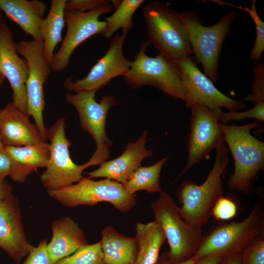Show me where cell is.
I'll return each mask as SVG.
<instances>
[{
  "instance_id": "6da1fadb",
  "label": "cell",
  "mask_w": 264,
  "mask_h": 264,
  "mask_svg": "<svg viewBox=\"0 0 264 264\" xmlns=\"http://www.w3.org/2000/svg\"><path fill=\"white\" fill-rule=\"evenodd\" d=\"M215 150V161L204 182L198 185L191 180H185L176 193L182 204L178 207L181 217L197 227H202L207 223L214 204L223 194L222 176L229 162L228 150L224 143Z\"/></svg>"
},
{
  "instance_id": "7a4b0ae2",
  "label": "cell",
  "mask_w": 264,
  "mask_h": 264,
  "mask_svg": "<svg viewBox=\"0 0 264 264\" xmlns=\"http://www.w3.org/2000/svg\"><path fill=\"white\" fill-rule=\"evenodd\" d=\"M261 121L243 125H229L219 122L234 161V170L228 185L230 189L245 194L252 189V182L264 168V142L254 137L251 131L260 126Z\"/></svg>"
},
{
  "instance_id": "3957f363",
  "label": "cell",
  "mask_w": 264,
  "mask_h": 264,
  "mask_svg": "<svg viewBox=\"0 0 264 264\" xmlns=\"http://www.w3.org/2000/svg\"><path fill=\"white\" fill-rule=\"evenodd\" d=\"M142 12L149 44L175 62L190 57L193 52L189 39L176 12L156 0L145 4Z\"/></svg>"
},
{
  "instance_id": "277c9868",
  "label": "cell",
  "mask_w": 264,
  "mask_h": 264,
  "mask_svg": "<svg viewBox=\"0 0 264 264\" xmlns=\"http://www.w3.org/2000/svg\"><path fill=\"white\" fill-rule=\"evenodd\" d=\"M149 43L142 44L130 68L124 76L127 84L132 89L145 86L154 87L185 104L186 92L181 74L176 63L161 54L155 57L147 55Z\"/></svg>"
},
{
  "instance_id": "5b68a950",
  "label": "cell",
  "mask_w": 264,
  "mask_h": 264,
  "mask_svg": "<svg viewBox=\"0 0 264 264\" xmlns=\"http://www.w3.org/2000/svg\"><path fill=\"white\" fill-rule=\"evenodd\" d=\"M262 236L264 211L262 203L259 202L244 220L219 225L203 237L194 257L241 255L249 244Z\"/></svg>"
},
{
  "instance_id": "8992f818",
  "label": "cell",
  "mask_w": 264,
  "mask_h": 264,
  "mask_svg": "<svg viewBox=\"0 0 264 264\" xmlns=\"http://www.w3.org/2000/svg\"><path fill=\"white\" fill-rule=\"evenodd\" d=\"M176 14L186 30L197 61L202 65L204 74L215 83L222 44L236 13H226L217 23L210 26L202 25L199 18L192 11L176 12Z\"/></svg>"
},
{
  "instance_id": "52a82bcc",
  "label": "cell",
  "mask_w": 264,
  "mask_h": 264,
  "mask_svg": "<svg viewBox=\"0 0 264 264\" xmlns=\"http://www.w3.org/2000/svg\"><path fill=\"white\" fill-rule=\"evenodd\" d=\"M151 208L154 221L161 226L168 241L171 261L180 263L194 256L203 237L202 227L185 221L179 213L178 207L165 191L151 203Z\"/></svg>"
},
{
  "instance_id": "ba28073f",
  "label": "cell",
  "mask_w": 264,
  "mask_h": 264,
  "mask_svg": "<svg viewBox=\"0 0 264 264\" xmlns=\"http://www.w3.org/2000/svg\"><path fill=\"white\" fill-rule=\"evenodd\" d=\"M97 91H81L68 93L65 96L66 101L77 110L81 129L95 140L96 149L90 158L82 165L84 170L91 166L100 165L110 156V148L112 141L106 131V122L110 109L118 104L112 95H105L99 103L95 99Z\"/></svg>"
},
{
  "instance_id": "9c48e42d",
  "label": "cell",
  "mask_w": 264,
  "mask_h": 264,
  "mask_svg": "<svg viewBox=\"0 0 264 264\" xmlns=\"http://www.w3.org/2000/svg\"><path fill=\"white\" fill-rule=\"evenodd\" d=\"M47 194L68 207L94 206L107 202L118 211L127 212L136 204L134 195L130 194L122 184L107 178L95 181L83 176L76 184L57 190H47Z\"/></svg>"
},
{
  "instance_id": "30bf717a",
  "label": "cell",
  "mask_w": 264,
  "mask_h": 264,
  "mask_svg": "<svg viewBox=\"0 0 264 264\" xmlns=\"http://www.w3.org/2000/svg\"><path fill=\"white\" fill-rule=\"evenodd\" d=\"M66 119H58L47 129L46 136L50 143L49 157L45 170L40 179L47 190H57L77 182L84 170L82 165L71 159L69 148L71 142L66 135Z\"/></svg>"
},
{
  "instance_id": "8fae6325",
  "label": "cell",
  "mask_w": 264,
  "mask_h": 264,
  "mask_svg": "<svg viewBox=\"0 0 264 264\" xmlns=\"http://www.w3.org/2000/svg\"><path fill=\"white\" fill-rule=\"evenodd\" d=\"M43 41H21L16 44L17 52L26 60L29 74L26 82L27 113L32 116L44 141L46 131L43 118L45 107L44 85L51 72L44 54Z\"/></svg>"
},
{
  "instance_id": "7c38bea8",
  "label": "cell",
  "mask_w": 264,
  "mask_h": 264,
  "mask_svg": "<svg viewBox=\"0 0 264 264\" xmlns=\"http://www.w3.org/2000/svg\"><path fill=\"white\" fill-rule=\"evenodd\" d=\"M190 109V132L188 136L187 162L183 173L188 172L202 160H208L210 153L224 143L219 125L221 109L211 110L198 105Z\"/></svg>"
},
{
  "instance_id": "4fadbf2b",
  "label": "cell",
  "mask_w": 264,
  "mask_h": 264,
  "mask_svg": "<svg viewBox=\"0 0 264 264\" xmlns=\"http://www.w3.org/2000/svg\"><path fill=\"white\" fill-rule=\"evenodd\" d=\"M111 4L87 12L65 13L67 30L61 47L55 53L50 64L52 70L60 72L68 66L75 49L90 37L105 31L107 23L99 20L103 14L114 11Z\"/></svg>"
},
{
  "instance_id": "5bb4252c",
  "label": "cell",
  "mask_w": 264,
  "mask_h": 264,
  "mask_svg": "<svg viewBox=\"0 0 264 264\" xmlns=\"http://www.w3.org/2000/svg\"><path fill=\"white\" fill-rule=\"evenodd\" d=\"M127 34H115L110 42L104 55L91 67L87 76L72 81V77L64 81L65 88L76 93L95 91L106 86L113 78L124 76L129 70L132 61L123 53V45Z\"/></svg>"
},
{
  "instance_id": "9a60e30c",
  "label": "cell",
  "mask_w": 264,
  "mask_h": 264,
  "mask_svg": "<svg viewBox=\"0 0 264 264\" xmlns=\"http://www.w3.org/2000/svg\"><path fill=\"white\" fill-rule=\"evenodd\" d=\"M176 63L181 74L186 92L187 108L198 105L211 110L225 108L230 111H239L244 108L243 102L231 98L219 91L190 57Z\"/></svg>"
},
{
  "instance_id": "2e32d148",
  "label": "cell",
  "mask_w": 264,
  "mask_h": 264,
  "mask_svg": "<svg viewBox=\"0 0 264 264\" xmlns=\"http://www.w3.org/2000/svg\"><path fill=\"white\" fill-rule=\"evenodd\" d=\"M16 44L10 27L2 21L0 23V71L12 88V102L27 113L26 82L29 67L26 60L18 55Z\"/></svg>"
},
{
  "instance_id": "e0dca14e",
  "label": "cell",
  "mask_w": 264,
  "mask_h": 264,
  "mask_svg": "<svg viewBox=\"0 0 264 264\" xmlns=\"http://www.w3.org/2000/svg\"><path fill=\"white\" fill-rule=\"evenodd\" d=\"M33 247L25 237L18 199L12 194L0 200V247L19 264Z\"/></svg>"
},
{
  "instance_id": "ac0fdd59",
  "label": "cell",
  "mask_w": 264,
  "mask_h": 264,
  "mask_svg": "<svg viewBox=\"0 0 264 264\" xmlns=\"http://www.w3.org/2000/svg\"><path fill=\"white\" fill-rule=\"evenodd\" d=\"M147 137L148 132L144 131L136 141L127 143L118 157L104 162L98 169L88 173L89 178L105 177L122 184L126 183L142 161L153 154L152 150L146 148Z\"/></svg>"
},
{
  "instance_id": "d6986e66",
  "label": "cell",
  "mask_w": 264,
  "mask_h": 264,
  "mask_svg": "<svg viewBox=\"0 0 264 264\" xmlns=\"http://www.w3.org/2000/svg\"><path fill=\"white\" fill-rule=\"evenodd\" d=\"M29 115L13 102L0 111V135L5 146H22L44 141Z\"/></svg>"
},
{
  "instance_id": "ffe728a7",
  "label": "cell",
  "mask_w": 264,
  "mask_h": 264,
  "mask_svg": "<svg viewBox=\"0 0 264 264\" xmlns=\"http://www.w3.org/2000/svg\"><path fill=\"white\" fill-rule=\"evenodd\" d=\"M3 151L10 161L8 176L16 182L24 183L39 168H46L49 157V144L45 141L22 146H5Z\"/></svg>"
},
{
  "instance_id": "44dd1931",
  "label": "cell",
  "mask_w": 264,
  "mask_h": 264,
  "mask_svg": "<svg viewBox=\"0 0 264 264\" xmlns=\"http://www.w3.org/2000/svg\"><path fill=\"white\" fill-rule=\"evenodd\" d=\"M46 9L38 0H0V10L37 41H43L41 27Z\"/></svg>"
},
{
  "instance_id": "7402d4cb",
  "label": "cell",
  "mask_w": 264,
  "mask_h": 264,
  "mask_svg": "<svg viewBox=\"0 0 264 264\" xmlns=\"http://www.w3.org/2000/svg\"><path fill=\"white\" fill-rule=\"evenodd\" d=\"M51 228L52 236L47 250L53 264L88 244L83 230L69 217L54 220Z\"/></svg>"
},
{
  "instance_id": "603a6c76",
  "label": "cell",
  "mask_w": 264,
  "mask_h": 264,
  "mask_svg": "<svg viewBox=\"0 0 264 264\" xmlns=\"http://www.w3.org/2000/svg\"><path fill=\"white\" fill-rule=\"evenodd\" d=\"M104 264H134L138 251L135 237H128L111 226L105 228L99 242Z\"/></svg>"
},
{
  "instance_id": "cb8c5ba5",
  "label": "cell",
  "mask_w": 264,
  "mask_h": 264,
  "mask_svg": "<svg viewBox=\"0 0 264 264\" xmlns=\"http://www.w3.org/2000/svg\"><path fill=\"white\" fill-rule=\"evenodd\" d=\"M138 251L134 264H155L166 238L161 226L155 221L138 222L135 227Z\"/></svg>"
},
{
  "instance_id": "d4e9b609",
  "label": "cell",
  "mask_w": 264,
  "mask_h": 264,
  "mask_svg": "<svg viewBox=\"0 0 264 264\" xmlns=\"http://www.w3.org/2000/svg\"><path fill=\"white\" fill-rule=\"evenodd\" d=\"M66 0H52L47 16L44 18L41 33L43 39L45 59L50 66L55 47L62 41V31L65 23Z\"/></svg>"
},
{
  "instance_id": "484cf974",
  "label": "cell",
  "mask_w": 264,
  "mask_h": 264,
  "mask_svg": "<svg viewBox=\"0 0 264 264\" xmlns=\"http://www.w3.org/2000/svg\"><path fill=\"white\" fill-rule=\"evenodd\" d=\"M167 160L163 158L149 166H140L132 175L129 179L122 184L131 195L138 191L144 190L149 193H161L159 179L163 165Z\"/></svg>"
},
{
  "instance_id": "4316f807",
  "label": "cell",
  "mask_w": 264,
  "mask_h": 264,
  "mask_svg": "<svg viewBox=\"0 0 264 264\" xmlns=\"http://www.w3.org/2000/svg\"><path fill=\"white\" fill-rule=\"evenodd\" d=\"M143 0H123L113 13L105 18L107 23L103 35L105 38L111 37L120 29L127 34L133 25V16L137 9L144 2Z\"/></svg>"
},
{
  "instance_id": "83f0119b",
  "label": "cell",
  "mask_w": 264,
  "mask_h": 264,
  "mask_svg": "<svg viewBox=\"0 0 264 264\" xmlns=\"http://www.w3.org/2000/svg\"><path fill=\"white\" fill-rule=\"evenodd\" d=\"M54 264H104L100 243L84 245Z\"/></svg>"
},
{
  "instance_id": "f1b7e54d",
  "label": "cell",
  "mask_w": 264,
  "mask_h": 264,
  "mask_svg": "<svg viewBox=\"0 0 264 264\" xmlns=\"http://www.w3.org/2000/svg\"><path fill=\"white\" fill-rule=\"evenodd\" d=\"M234 6L246 11L254 21L256 27V36L255 42L250 53V57L251 59L258 61L261 59L264 50V22L257 12L256 0H252L250 8Z\"/></svg>"
},
{
  "instance_id": "f546056e",
  "label": "cell",
  "mask_w": 264,
  "mask_h": 264,
  "mask_svg": "<svg viewBox=\"0 0 264 264\" xmlns=\"http://www.w3.org/2000/svg\"><path fill=\"white\" fill-rule=\"evenodd\" d=\"M254 118L262 122L264 121V102H259L250 110L243 112L229 111L224 112L221 111L220 116V121L226 124L232 120H242L245 118Z\"/></svg>"
},
{
  "instance_id": "4dcf8cb0",
  "label": "cell",
  "mask_w": 264,
  "mask_h": 264,
  "mask_svg": "<svg viewBox=\"0 0 264 264\" xmlns=\"http://www.w3.org/2000/svg\"><path fill=\"white\" fill-rule=\"evenodd\" d=\"M241 264H264V236L256 238L244 249Z\"/></svg>"
},
{
  "instance_id": "1f68e13d",
  "label": "cell",
  "mask_w": 264,
  "mask_h": 264,
  "mask_svg": "<svg viewBox=\"0 0 264 264\" xmlns=\"http://www.w3.org/2000/svg\"><path fill=\"white\" fill-rule=\"evenodd\" d=\"M237 211L236 203L231 198L223 195L214 204L211 215L217 220H226L234 218Z\"/></svg>"
},
{
  "instance_id": "d6a6232c",
  "label": "cell",
  "mask_w": 264,
  "mask_h": 264,
  "mask_svg": "<svg viewBox=\"0 0 264 264\" xmlns=\"http://www.w3.org/2000/svg\"><path fill=\"white\" fill-rule=\"evenodd\" d=\"M255 80L252 83V90L246 99L253 105L264 102V67L258 64L254 68Z\"/></svg>"
},
{
  "instance_id": "836d02e7",
  "label": "cell",
  "mask_w": 264,
  "mask_h": 264,
  "mask_svg": "<svg viewBox=\"0 0 264 264\" xmlns=\"http://www.w3.org/2000/svg\"><path fill=\"white\" fill-rule=\"evenodd\" d=\"M109 0H67L65 12H87L110 4Z\"/></svg>"
},
{
  "instance_id": "e575fe53",
  "label": "cell",
  "mask_w": 264,
  "mask_h": 264,
  "mask_svg": "<svg viewBox=\"0 0 264 264\" xmlns=\"http://www.w3.org/2000/svg\"><path fill=\"white\" fill-rule=\"evenodd\" d=\"M47 240H42L33 247L26 260L22 264H53L47 250Z\"/></svg>"
},
{
  "instance_id": "d590c367",
  "label": "cell",
  "mask_w": 264,
  "mask_h": 264,
  "mask_svg": "<svg viewBox=\"0 0 264 264\" xmlns=\"http://www.w3.org/2000/svg\"><path fill=\"white\" fill-rule=\"evenodd\" d=\"M10 168V159L3 151L0 152V179H5L8 176Z\"/></svg>"
},
{
  "instance_id": "8d00e7d4",
  "label": "cell",
  "mask_w": 264,
  "mask_h": 264,
  "mask_svg": "<svg viewBox=\"0 0 264 264\" xmlns=\"http://www.w3.org/2000/svg\"><path fill=\"white\" fill-rule=\"evenodd\" d=\"M197 258L193 257L180 263H174L170 258L168 251L163 253L160 256L155 264H194Z\"/></svg>"
},
{
  "instance_id": "74e56055",
  "label": "cell",
  "mask_w": 264,
  "mask_h": 264,
  "mask_svg": "<svg viewBox=\"0 0 264 264\" xmlns=\"http://www.w3.org/2000/svg\"><path fill=\"white\" fill-rule=\"evenodd\" d=\"M223 257L217 255H207L197 258L194 264H220Z\"/></svg>"
},
{
  "instance_id": "f35d334b",
  "label": "cell",
  "mask_w": 264,
  "mask_h": 264,
  "mask_svg": "<svg viewBox=\"0 0 264 264\" xmlns=\"http://www.w3.org/2000/svg\"><path fill=\"white\" fill-rule=\"evenodd\" d=\"M12 194L11 185L5 179H0V200L9 197Z\"/></svg>"
},
{
  "instance_id": "ab89813d",
  "label": "cell",
  "mask_w": 264,
  "mask_h": 264,
  "mask_svg": "<svg viewBox=\"0 0 264 264\" xmlns=\"http://www.w3.org/2000/svg\"><path fill=\"white\" fill-rule=\"evenodd\" d=\"M241 255H234L224 257L220 264H241Z\"/></svg>"
},
{
  "instance_id": "60d3db41",
  "label": "cell",
  "mask_w": 264,
  "mask_h": 264,
  "mask_svg": "<svg viewBox=\"0 0 264 264\" xmlns=\"http://www.w3.org/2000/svg\"><path fill=\"white\" fill-rule=\"evenodd\" d=\"M5 78L4 77L3 75L0 71V87L2 84Z\"/></svg>"
},
{
  "instance_id": "b9f144b4",
  "label": "cell",
  "mask_w": 264,
  "mask_h": 264,
  "mask_svg": "<svg viewBox=\"0 0 264 264\" xmlns=\"http://www.w3.org/2000/svg\"><path fill=\"white\" fill-rule=\"evenodd\" d=\"M5 146H4L0 135V152L3 151Z\"/></svg>"
},
{
  "instance_id": "7bdbcfd3",
  "label": "cell",
  "mask_w": 264,
  "mask_h": 264,
  "mask_svg": "<svg viewBox=\"0 0 264 264\" xmlns=\"http://www.w3.org/2000/svg\"><path fill=\"white\" fill-rule=\"evenodd\" d=\"M3 17L2 12L0 10V23L3 21Z\"/></svg>"
},
{
  "instance_id": "ee69618b",
  "label": "cell",
  "mask_w": 264,
  "mask_h": 264,
  "mask_svg": "<svg viewBox=\"0 0 264 264\" xmlns=\"http://www.w3.org/2000/svg\"></svg>"
}]
</instances>
